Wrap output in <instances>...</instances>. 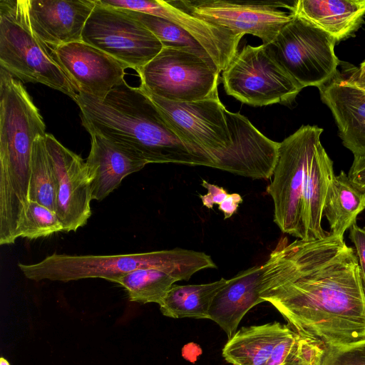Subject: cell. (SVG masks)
Listing matches in <instances>:
<instances>
[{
	"instance_id": "1",
	"label": "cell",
	"mask_w": 365,
	"mask_h": 365,
	"mask_svg": "<svg viewBox=\"0 0 365 365\" xmlns=\"http://www.w3.org/2000/svg\"><path fill=\"white\" fill-rule=\"evenodd\" d=\"M292 329L326 347L365 339V291L354 250L317 240L293 257L282 281L264 291Z\"/></svg>"
},
{
	"instance_id": "2",
	"label": "cell",
	"mask_w": 365,
	"mask_h": 365,
	"mask_svg": "<svg viewBox=\"0 0 365 365\" xmlns=\"http://www.w3.org/2000/svg\"><path fill=\"white\" fill-rule=\"evenodd\" d=\"M75 102L82 125L130 150L147 163H176L215 168V163L188 145L139 87L124 80L103 99L79 92Z\"/></svg>"
},
{
	"instance_id": "3",
	"label": "cell",
	"mask_w": 365,
	"mask_h": 365,
	"mask_svg": "<svg viewBox=\"0 0 365 365\" xmlns=\"http://www.w3.org/2000/svg\"><path fill=\"white\" fill-rule=\"evenodd\" d=\"M29 279L67 282L87 278H101L115 282L120 277L138 269H158L178 281L188 280L196 272L217 268L205 252L175 248L113 255H71L52 254L35 264L19 263Z\"/></svg>"
},
{
	"instance_id": "4",
	"label": "cell",
	"mask_w": 365,
	"mask_h": 365,
	"mask_svg": "<svg viewBox=\"0 0 365 365\" xmlns=\"http://www.w3.org/2000/svg\"><path fill=\"white\" fill-rule=\"evenodd\" d=\"M46 45L33 30L27 0H0V66L15 78L38 83L68 96L78 91Z\"/></svg>"
},
{
	"instance_id": "5",
	"label": "cell",
	"mask_w": 365,
	"mask_h": 365,
	"mask_svg": "<svg viewBox=\"0 0 365 365\" xmlns=\"http://www.w3.org/2000/svg\"><path fill=\"white\" fill-rule=\"evenodd\" d=\"M46 135L37 107L21 83L0 68V183L12 190L30 184L32 147Z\"/></svg>"
},
{
	"instance_id": "6",
	"label": "cell",
	"mask_w": 365,
	"mask_h": 365,
	"mask_svg": "<svg viewBox=\"0 0 365 365\" xmlns=\"http://www.w3.org/2000/svg\"><path fill=\"white\" fill-rule=\"evenodd\" d=\"M220 72L210 56L188 48L170 47H163L137 71L143 89L178 103L219 98Z\"/></svg>"
},
{
	"instance_id": "7",
	"label": "cell",
	"mask_w": 365,
	"mask_h": 365,
	"mask_svg": "<svg viewBox=\"0 0 365 365\" xmlns=\"http://www.w3.org/2000/svg\"><path fill=\"white\" fill-rule=\"evenodd\" d=\"M336 42L325 31L293 14L292 20L264 47L302 88H319L337 75L339 61L334 53Z\"/></svg>"
},
{
	"instance_id": "8",
	"label": "cell",
	"mask_w": 365,
	"mask_h": 365,
	"mask_svg": "<svg viewBox=\"0 0 365 365\" xmlns=\"http://www.w3.org/2000/svg\"><path fill=\"white\" fill-rule=\"evenodd\" d=\"M324 344L274 322L241 328L222 349L233 365H321Z\"/></svg>"
},
{
	"instance_id": "9",
	"label": "cell",
	"mask_w": 365,
	"mask_h": 365,
	"mask_svg": "<svg viewBox=\"0 0 365 365\" xmlns=\"http://www.w3.org/2000/svg\"><path fill=\"white\" fill-rule=\"evenodd\" d=\"M323 129L302 125L279 143L277 161L267 192L274 202V222L283 233L304 239L302 201L306 172Z\"/></svg>"
},
{
	"instance_id": "10",
	"label": "cell",
	"mask_w": 365,
	"mask_h": 365,
	"mask_svg": "<svg viewBox=\"0 0 365 365\" xmlns=\"http://www.w3.org/2000/svg\"><path fill=\"white\" fill-rule=\"evenodd\" d=\"M221 79L227 95L252 106L290 103L302 89L264 44L247 45L238 51L222 71Z\"/></svg>"
},
{
	"instance_id": "11",
	"label": "cell",
	"mask_w": 365,
	"mask_h": 365,
	"mask_svg": "<svg viewBox=\"0 0 365 365\" xmlns=\"http://www.w3.org/2000/svg\"><path fill=\"white\" fill-rule=\"evenodd\" d=\"M96 5L82 32V41L138 71L163 46L155 36L127 10Z\"/></svg>"
},
{
	"instance_id": "12",
	"label": "cell",
	"mask_w": 365,
	"mask_h": 365,
	"mask_svg": "<svg viewBox=\"0 0 365 365\" xmlns=\"http://www.w3.org/2000/svg\"><path fill=\"white\" fill-rule=\"evenodd\" d=\"M172 5L208 23L243 36H257L266 45L293 18V4L284 1H239L227 0L168 1Z\"/></svg>"
},
{
	"instance_id": "13",
	"label": "cell",
	"mask_w": 365,
	"mask_h": 365,
	"mask_svg": "<svg viewBox=\"0 0 365 365\" xmlns=\"http://www.w3.org/2000/svg\"><path fill=\"white\" fill-rule=\"evenodd\" d=\"M45 143L57 180L56 214L63 232H75L91 215L93 199L86 161L51 134L46 133Z\"/></svg>"
},
{
	"instance_id": "14",
	"label": "cell",
	"mask_w": 365,
	"mask_h": 365,
	"mask_svg": "<svg viewBox=\"0 0 365 365\" xmlns=\"http://www.w3.org/2000/svg\"><path fill=\"white\" fill-rule=\"evenodd\" d=\"M116 9L138 11L165 19L186 31L207 52L220 71L237 53L242 36L208 23L163 0H100Z\"/></svg>"
},
{
	"instance_id": "15",
	"label": "cell",
	"mask_w": 365,
	"mask_h": 365,
	"mask_svg": "<svg viewBox=\"0 0 365 365\" xmlns=\"http://www.w3.org/2000/svg\"><path fill=\"white\" fill-rule=\"evenodd\" d=\"M52 53L78 93L101 100L125 80V70L128 68L83 41L53 48Z\"/></svg>"
},
{
	"instance_id": "16",
	"label": "cell",
	"mask_w": 365,
	"mask_h": 365,
	"mask_svg": "<svg viewBox=\"0 0 365 365\" xmlns=\"http://www.w3.org/2000/svg\"><path fill=\"white\" fill-rule=\"evenodd\" d=\"M33 30L52 48L82 41L95 0H27Z\"/></svg>"
},
{
	"instance_id": "17",
	"label": "cell",
	"mask_w": 365,
	"mask_h": 365,
	"mask_svg": "<svg viewBox=\"0 0 365 365\" xmlns=\"http://www.w3.org/2000/svg\"><path fill=\"white\" fill-rule=\"evenodd\" d=\"M268 267L267 260L261 265L241 271L228 279L215 297L209 311L210 319L222 329L228 339L237 332L240 322L247 312L263 302L260 296L264 289Z\"/></svg>"
},
{
	"instance_id": "18",
	"label": "cell",
	"mask_w": 365,
	"mask_h": 365,
	"mask_svg": "<svg viewBox=\"0 0 365 365\" xmlns=\"http://www.w3.org/2000/svg\"><path fill=\"white\" fill-rule=\"evenodd\" d=\"M91 146L86 160L92 199L108 196L128 175L142 170L147 162L125 147L98 134H90Z\"/></svg>"
},
{
	"instance_id": "19",
	"label": "cell",
	"mask_w": 365,
	"mask_h": 365,
	"mask_svg": "<svg viewBox=\"0 0 365 365\" xmlns=\"http://www.w3.org/2000/svg\"><path fill=\"white\" fill-rule=\"evenodd\" d=\"M319 89L336 120L343 145L354 156L365 154V91L338 75Z\"/></svg>"
},
{
	"instance_id": "20",
	"label": "cell",
	"mask_w": 365,
	"mask_h": 365,
	"mask_svg": "<svg viewBox=\"0 0 365 365\" xmlns=\"http://www.w3.org/2000/svg\"><path fill=\"white\" fill-rule=\"evenodd\" d=\"M334 177L333 161L319 141L309 160L304 184L302 218L304 240L322 239L330 234L322 228V220L328 190Z\"/></svg>"
},
{
	"instance_id": "21",
	"label": "cell",
	"mask_w": 365,
	"mask_h": 365,
	"mask_svg": "<svg viewBox=\"0 0 365 365\" xmlns=\"http://www.w3.org/2000/svg\"><path fill=\"white\" fill-rule=\"evenodd\" d=\"M336 41L351 34L365 15V0H298L290 11Z\"/></svg>"
},
{
	"instance_id": "22",
	"label": "cell",
	"mask_w": 365,
	"mask_h": 365,
	"mask_svg": "<svg viewBox=\"0 0 365 365\" xmlns=\"http://www.w3.org/2000/svg\"><path fill=\"white\" fill-rule=\"evenodd\" d=\"M228 279L200 284H174L159 304L161 313L168 317L207 319L212 302Z\"/></svg>"
},
{
	"instance_id": "23",
	"label": "cell",
	"mask_w": 365,
	"mask_h": 365,
	"mask_svg": "<svg viewBox=\"0 0 365 365\" xmlns=\"http://www.w3.org/2000/svg\"><path fill=\"white\" fill-rule=\"evenodd\" d=\"M364 210L365 193L356 188L347 174L341 170L329 187L323 210V217L329 225V232L344 237L346 230L356 223L357 216Z\"/></svg>"
},
{
	"instance_id": "24",
	"label": "cell",
	"mask_w": 365,
	"mask_h": 365,
	"mask_svg": "<svg viewBox=\"0 0 365 365\" xmlns=\"http://www.w3.org/2000/svg\"><path fill=\"white\" fill-rule=\"evenodd\" d=\"M57 180L45 143L38 137L31 153L29 201L38 202L56 212Z\"/></svg>"
},
{
	"instance_id": "25",
	"label": "cell",
	"mask_w": 365,
	"mask_h": 365,
	"mask_svg": "<svg viewBox=\"0 0 365 365\" xmlns=\"http://www.w3.org/2000/svg\"><path fill=\"white\" fill-rule=\"evenodd\" d=\"M178 280L158 269H138L118 279L116 283L127 291L130 301L160 304Z\"/></svg>"
},
{
	"instance_id": "26",
	"label": "cell",
	"mask_w": 365,
	"mask_h": 365,
	"mask_svg": "<svg viewBox=\"0 0 365 365\" xmlns=\"http://www.w3.org/2000/svg\"><path fill=\"white\" fill-rule=\"evenodd\" d=\"M127 11L133 17L149 29L160 41L163 47L185 48L210 56L203 47L190 34L177 24L153 15Z\"/></svg>"
},
{
	"instance_id": "27",
	"label": "cell",
	"mask_w": 365,
	"mask_h": 365,
	"mask_svg": "<svg viewBox=\"0 0 365 365\" xmlns=\"http://www.w3.org/2000/svg\"><path fill=\"white\" fill-rule=\"evenodd\" d=\"M63 231L56 212L38 202H29L19 226V237L36 240Z\"/></svg>"
},
{
	"instance_id": "28",
	"label": "cell",
	"mask_w": 365,
	"mask_h": 365,
	"mask_svg": "<svg viewBox=\"0 0 365 365\" xmlns=\"http://www.w3.org/2000/svg\"><path fill=\"white\" fill-rule=\"evenodd\" d=\"M321 365H365V339L347 346L326 347Z\"/></svg>"
},
{
	"instance_id": "29",
	"label": "cell",
	"mask_w": 365,
	"mask_h": 365,
	"mask_svg": "<svg viewBox=\"0 0 365 365\" xmlns=\"http://www.w3.org/2000/svg\"><path fill=\"white\" fill-rule=\"evenodd\" d=\"M349 237L355 246L365 291V227H360L356 223L354 224L349 228Z\"/></svg>"
},
{
	"instance_id": "30",
	"label": "cell",
	"mask_w": 365,
	"mask_h": 365,
	"mask_svg": "<svg viewBox=\"0 0 365 365\" xmlns=\"http://www.w3.org/2000/svg\"><path fill=\"white\" fill-rule=\"evenodd\" d=\"M347 176L356 188L365 193V154L354 156Z\"/></svg>"
},
{
	"instance_id": "31",
	"label": "cell",
	"mask_w": 365,
	"mask_h": 365,
	"mask_svg": "<svg viewBox=\"0 0 365 365\" xmlns=\"http://www.w3.org/2000/svg\"><path fill=\"white\" fill-rule=\"evenodd\" d=\"M202 186L207 190V193L200 195V198L202 205L208 209H212L215 204H221L229 195L223 187L210 183L205 180H202Z\"/></svg>"
},
{
	"instance_id": "32",
	"label": "cell",
	"mask_w": 365,
	"mask_h": 365,
	"mask_svg": "<svg viewBox=\"0 0 365 365\" xmlns=\"http://www.w3.org/2000/svg\"><path fill=\"white\" fill-rule=\"evenodd\" d=\"M242 202V196L238 193L229 194L227 198L218 206V209L224 214V218L231 217L237 211L239 205Z\"/></svg>"
},
{
	"instance_id": "33",
	"label": "cell",
	"mask_w": 365,
	"mask_h": 365,
	"mask_svg": "<svg viewBox=\"0 0 365 365\" xmlns=\"http://www.w3.org/2000/svg\"><path fill=\"white\" fill-rule=\"evenodd\" d=\"M346 80L365 91V61L361 63L359 68L353 69Z\"/></svg>"
},
{
	"instance_id": "34",
	"label": "cell",
	"mask_w": 365,
	"mask_h": 365,
	"mask_svg": "<svg viewBox=\"0 0 365 365\" xmlns=\"http://www.w3.org/2000/svg\"><path fill=\"white\" fill-rule=\"evenodd\" d=\"M0 365H11L10 363L4 357L0 358Z\"/></svg>"
}]
</instances>
